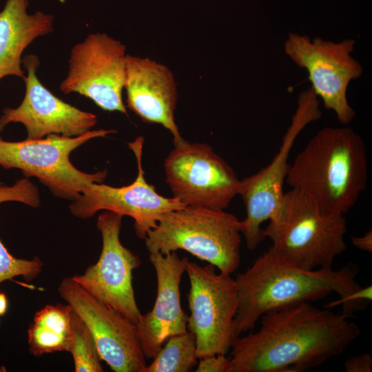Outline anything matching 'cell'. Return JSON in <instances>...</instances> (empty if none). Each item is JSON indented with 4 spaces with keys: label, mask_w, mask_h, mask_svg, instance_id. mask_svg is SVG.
I'll return each mask as SVG.
<instances>
[{
    "label": "cell",
    "mask_w": 372,
    "mask_h": 372,
    "mask_svg": "<svg viewBox=\"0 0 372 372\" xmlns=\"http://www.w3.org/2000/svg\"><path fill=\"white\" fill-rule=\"evenodd\" d=\"M260 327L237 337L231 372H300L339 355L356 340L359 327L342 313L301 302L269 311Z\"/></svg>",
    "instance_id": "cell-1"
},
{
    "label": "cell",
    "mask_w": 372,
    "mask_h": 372,
    "mask_svg": "<svg viewBox=\"0 0 372 372\" xmlns=\"http://www.w3.org/2000/svg\"><path fill=\"white\" fill-rule=\"evenodd\" d=\"M367 180L364 143L347 126L319 130L289 165L285 179L327 216L348 212L364 191Z\"/></svg>",
    "instance_id": "cell-2"
},
{
    "label": "cell",
    "mask_w": 372,
    "mask_h": 372,
    "mask_svg": "<svg viewBox=\"0 0 372 372\" xmlns=\"http://www.w3.org/2000/svg\"><path fill=\"white\" fill-rule=\"evenodd\" d=\"M358 271L353 264L338 270L332 267L306 270L283 260L269 248L234 279L238 297L234 322L236 336L253 329L269 311L317 301L332 293L346 297L361 287L355 280Z\"/></svg>",
    "instance_id": "cell-3"
},
{
    "label": "cell",
    "mask_w": 372,
    "mask_h": 372,
    "mask_svg": "<svg viewBox=\"0 0 372 372\" xmlns=\"http://www.w3.org/2000/svg\"><path fill=\"white\" fill-rule=\"evenodd\" d=\"M344 215L327 216L304 194L285 192L276 213L263 229L269 249L279 258L306 270L331 268L336 256L347 249Z\"/></svg>",
    "instance_id": "cell-4"
},
{
    "label": "cell",
    "mask_w": 372,
    "mask_h": 372,
    "mask_svg": "<svg viewBox=\"0 0 372 372\" xmlns=\"http://www.w3.org/2000/svg\"><path fill=\"white\" fill-rule=\"evenodd\" d=\"M240 220L225 210L187 205L165 214L149 230V254L185 250L231 275L240 262Z\"/></svg>",
    "instance_id": "cell-5"
},
{
    "label": "cell",
    "mask_w": 372,
    "mask_h": 372,
    "mask_svg": "<svg viewBox=\"0 0 372 372\" xmlns=\"http://www.w3.org/2000/svg\"><path fill=\"white\" fill-rule=\"evenodd\" d=\"M115 132L100 129L74 137L50 134L16 142L0 136V166L5 169H19L26 178H37L55 196L74 200L87 184L102 183L107 172L88 174L79 170L70 161L71 152L91 139Z\"/></svg>",
    "instance_id": "cell-6"
},
{
    "label": "cell",
    "mask_w": 372,
    "mask_h": 372,
    "mask_svg": "<svg viewBox=\"0 0 372 372\" xmlns=\"http://www.w3.org/2000/svg\"><path fill=\"white\" fill-rule=\"evenodd\" d=\"M185 271L190 285L187 329L195 336L197 358L226 355L237 338L234 329L238 305L236 281L231 275L217 273L210 264L200 266L188 260Z\"/></svg>",
    "instance_id": "cell-7"
},
{
    "label": "cell",
    "mask_w": 372,
    "mask_h": 372,
    "mask_svg": "<svg viewBox=\"0 0 372 372\" xmlns=\"http://www.w3.org/2000/svg\"><path fill=\"white\" fill-rule=\"evenodd\" d=\"M321 116L318 97L310 87L300 94L291 125L270 163L240 180L238 195L246 210V218L240 221V232L248 249L254 250L265 239L261 226L273 216L282 201L283 184L290 165L287 161L296 138Z\"/></svg>",
    "instance_id": "cell-8"
},
{
    "label": "cell",
    "mask_w": 372,
    "mask_h": 372,
    "mask_svg": "<svg viewBox=\"0 0 372 372\" xmlns=\"http://www.w3.org/2000/svg\"><path fill=\"white\" fill-rule=\"evenodd\" d=\"M355 44L353 39L335 42L295 32L289 33L284 44L289 58L307 71L311 87L324 107L344 125L355 116L347 100L348 86L363 72L362 65L351 56Z\"/></svg>",
    "instance_id": "cell-9"
},
{
    "label": "cell",
    "mask_w": 372,
    "mask_h": 372,
    "mask_svg": "<svg viewBox=\"0 0 372 372\" xmlns=\"http://www.w3.org/2000/svg\"><path fill=\"white\" fill-rule=\"evenodd\" d=\"M173 197L185 205L225 210L240 189L233 168L205 143L183 141L164 162Z\"/></svg>",
    "instance_id": "cell-10"
},
{
    "label": "cell",
    "mask_w": 372,
    "mask_h": 372,
    "mask_svg": "<svg viewBox=\"0 0 372 372\" xmlns=\"http://www.w3.org/2000/svg\"><path fill=\"white\" fill-rule=\"evenodd\" d=\"M125 49L120 41L105 33L89 34L72 48L68 72L60 84L61 91L89 98L103 110L127 114L122 98Z\"/></svg>",
    "instance_id": "cell-11"
},
{
    "label": "cell",
    "mask_w": 372,
    "mask_h": 372,
    "mask_svg": "<svg viewBox=\"0 0 372 372\" xmlns=\"http://www.w3.org/2000/svg\"><path fill=\"white\" fill-rule=\"evenodd\" d=\"M123 216L105 211L96 227L102 237L98 261L72 279L99 301L136 324L142 316L132 285V272L141 265L139 257L124 247L119 234Z\"/></svg>",
    "instance_id": "cell-12"
},
{
    "label": "cell",
    "mask_w": 372,
    "mask_h": 372,
    "mask_svg": "<svg viewBox=\"0 0 372 372\" xmlns=\"http://www.w3.org/2000/svg\"><path fill=\"white\" fill-rule=\"evenodd\" d=\"M143 143V136L128 143L137 163L138 173L134 182L120 187L96 182L87 184L70 205L74 216L88 218L101 210L127 216L134 220L137 236L145 239L165 214L186 206L174 197L158 194L154 185L146 181L142 165Z\"/></svg>",
    "instance_id": "cell-13"
},
{
    "label": "cell",
    "mask_w": 372,
    "mask_h": 372,
    "mask_svg": "<svg viewBox=\"0 0 372 372\" xmlns=\"http://www.w3.org/2000/svg\"><path fill=\"white\" fill-rule=\"evenodd\" d=\"M60 296L85 322L99 355L115 372H144L147 366L135 324L103 304L72 277L58 287Z\"/></svg>",
    "instance_id": "cell-14"
},
{
    "label": "cell",
    "mask_w": 372,
    "mask_h": 372,
    "mask_svg": "<svg viewBox=\"0 0 372 372\" xmlns=\"http://www.w3.org/2000/svg\"><path fill=\"white\" fill-rule=\"evenodd\" d=\"M22 63L27 70L25 96L17 107L3 110L0 132L10 123L23 124L29 139L50 134L74 137L91 130L97 116L64 102L45 87L36 74L39 65L37 56L26 55Z\"/></svg>",
    "instance_id": "cell-15"
},
{
    "label": "cell",
    "mask_w": 372,
    "mask_h": 372,
    "mask_svg": "<svg viewBox=\"0 0 372 372\" xmlns=\"http://www.w3.org/2000/svg\"><path fill=\"white\" fill-rule=\"evenodd\" d=\"M149 258L156 275L157 290L151 311L136 324L146 359H153L171 336L187 331V317L181 307L180 285L188 258L176 251L151 253Z\"/></svg>",
    "instance_id": "cell-16"
},
{
    "label": "cell",
    "mask_w": 372,
    "mask_h": 372,
    "mask_svg": "<svg viewBox=\"0 0 372 372\" xmlns=\"http://www.w3.org/2000/svg\"><path fill=\"white\" fill-rule=\"evenodd\" d=\"M124 89L127 107L144 122L167 129L174 145L184 141L174 118L176 84L166 65L147 57L127 55Z\"/></svg>",
    "instance_id": "cell-17"
},
{
    "label": "cell",
    "mask_w": 372,
    "mask_h": 372,
    "mask_svg": "<svg viewBox=\"0 0 372 372\" xmlns=\"http://www.w3.org/2000/svg\"><path fill=\"white\" fill-rule=\"evenodd\" d=\"M28 0H6L0 12V80L6 76L25 79L21 54L36 38L53 31L54 17L41 11L30 14Z\"/></svg>",
    "instance_id": "cell-18"
},
{
    "label": "cell",
    "mask_w": 372,
    "mask_h": 372,
    "mask_svg": "<svg viewBox=\"0 0 372 372\" xmlns=\"http://www.w3.org/2000/svg\"><path fill=\"white\" fill-rule=\"evenodd\" d=\"M74 311L68 304H48L38 311L28 331L30 353L41 356L69 352L74 332Z\"/></svg>",
    "instance_id": "cell-19"
},
{
    "label": "cell",
    "mask_w": 372,
    "mask_h": 372,
    "mask_svg": "<svg viewBox=\"0 0 372 372\" xmlns=\"http://www.w3.org/2000/svg\"><path fill=\"white\" fill-rule=\"evenodd\" d=\"M8 201L36 207L40 203L38 189L27 178L18 180L12 186H1L0 183V204ZM43 267L38 257L28 260L13 256L0 240V283L17 276L32 280L41 272Z\"/></svg>",
    "instance_id": "cell-20"
},
{
    "label": "cell",
    "mask_w": 372,
    "mask_h": 372,
    "mask_svg": "<svg viewBox=\"0 0 372 372\" xmlns=\"http://www.w3.org/2000/svg\"><path fill=\"white\" fill-rule=\"evenodd\" d=\"M197 359L195 336L187 331L169 337L144 372H189Z\"/></svg>",
    "instance_id": "cell-21"
},
{
    "label": "cell",
    "mask_w": 372,
    "mask_h": 372,
    "mask_svg": "<svg viewBox=\"0 0 372 372\" xmlns=\"http://www.w3.org/2000/svg\"><path fill=\"white\" fill-rule=\"evenodd\" d=\"M74 332L69 352L76 372H101L103 367L94 339L90 329L74 311Z\"/></svg>",
    "instance_id": "cell-22"
},
{
    "label": "cell",
    "mask_w": 372,
    "mask_h": 372,
    "mask_svg": "<svg viewBox=\"0 0 372 372\" xmlns=\"http://www.w3.org/2000/svg\"><path fill=\"white\" fill-rule=\"evenodd\" d=\"M372 300V286L360 287L355 292L344 298L330 301L324 305V308L331 309L337 306L342 307L341 313L347 318H351L353 313L367 307Z\"/></svg>",
    "instance_id": "cell-23"
},
{
    "label": "cell",
    "mask_w": 372,
    "mask_h": 372,
    "mask_svg": "<svg viewBox=\"0 0 372 372\" xmlns=\"http://www.w3.org/2000/svg\"><path fill=\"white\" fill-rule=\"evenodd\" d=\"M231 359L225 354H216L199 359L196 372H231Z\"/></svg>",
    "instance_id": "cell-24"
},
{
    "label": "cell",
    "mask_w": 372,
    "mask_h": 372,
    "mask_svg": "<svg viewBox=\"0 0 372 372\" xmlns=\"http://www.w3.org/2000/svg\"><path fill=\"white\" fill-rule=\"evenodd\" d=\"M347 372H371L372 358L369 353H362L349 358L344 362Z\"/></svg>",
    "instance_id": "cell-25"
},
{
    "label": "cell",
    "mask_w": 372,
    "mask_h": 372,
    "mask_svg": "<svg viewBox=\"0 0 372 372\" xmlns=\"http://www.w3.org/2000/svg\"><path fill=\"white\" fill-rule=\"evenodd\" d=\"M352 244L358 249L372 253V231L370 229L367 232L361 236L351 237Z\"/></svg>",
    "instance_id": "cell-26"
},
{
    "label": "cell",
    "mask_w": 372,
    "mask_h": 372,
    "mask_svg": "<svg viewBox=\"0 0 372 372\" xmlns=\"http://www.w3.org/2000/svg\"><path fill=\"white\" fill-rule=\"evenodd\" d=\"M8 309V300L4 293L0 292V316L6 314Z\"/></svg>",
    "instance_id": "cell-27"
}]
</instances>
